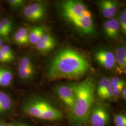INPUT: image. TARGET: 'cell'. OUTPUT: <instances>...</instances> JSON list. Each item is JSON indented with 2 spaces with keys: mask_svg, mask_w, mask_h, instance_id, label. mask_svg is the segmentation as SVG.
Segmentation results:
<instances>
[{
  "mask_svg": "<svg viewBox=\"0 0 126 126\" xmlns=\"http://www.w3.org/2000/svg\"><path fill=\"white\" fill-rule=\"evenodd\" d=\"M5 126H30L26 122H15L5 123Z\"/></svg>",
  "mask_w": 126,
  "mask_h": 126,
  "instance_id": "d4e9b609",
  "label": "cell"
},
{
  "mask_svg": "<svg viewBox=\"0 0 126 126\" xmlns=\"http://www.w3.org/2000/svg\"><path fill=\"white\" fill-rule=\"evenodd\" d=\"M57 44L54 38L50 34H45L36 45L37 50L42 53H45L52 50Z\"/></svg>",
  "mask_w": 126,
  "mask_h": 126,
  "instance_id": "7c38bea8",
  "label": "cell"
},
{
  "mask_svg": "<svg viewBox=\"0 0 126 126\" xmlns=\"http://www.w3.org/2000/svg\"><path fill=\"white\" fill-rule=\"evenodd\" d=\"M13 107V100L9 95L0 91V114L8 113Z\"/></svg>",
  "mask_w": 126,
  "mask_h": 126,
  "instance_id": "5bb4252c",
  "label": "cell"
},
{
  "mask_svg": "<svg viewBox=\"0 0 126 126\" xmlns=\"http://www.w3.org/2000/svg\"><path fill=\"white\" fill-rule=\"evenodd\" d=\"M13 79L12 71L7 68L0 67V86L6 87L9 86Z\"/></svg>",
  "mask_w": 126,
  "mask_h": 126,
  "instance_id": "e0dca14e",
  "label": "cell"
},
{
  "mask_svg": "<svg viewBox=\"0 0 126 126\" xmlns=\"http://www.w3.org/2000/svg\"><path fill=\"white\" fill-rule=\"evenodd\" d=\"M114 122L116 126H126V115L116 114L114 117Z\"/></svg>",
  "mask_w": 126,
  "mask_h": 126,
  "instance_id": "603a6c76",
  "label": "cell"
},
{
  "mask_svg": "<svg viewBox=\"0 0 126 126\" xmlns=\"http://www.w3.org/2000/svg\"><path fill=\"white\" fill-rule=\"evenodd\" d=\"M0 126H5V123L3 122H0Z\"/></svg>",
  "mask_w": 126,
  "mask_h": 126,
  "instance_id": "f546056e",
  "label": "cell"
},
{
  "mask_svg": "<svg viewBox=\"0 0 126 126\" xmlns=\"http://www.w3.org/2000/svg\"><path fill=\"white\" fill-rule=\"evenodd\" d=\"M7 2L11 9L16 10L23 7L26 1L24 0H8Z\"/></svg>",
  "mask_w": 126,
  "mask_h": 126,
  "instance_id": "ffe728a7",
  "label": "cell"
},
{
  "mask_svg": "<svg viewBox=\"0 0 126 126\" xmlns=\"http://www.w3.org/2000/svg\"><path fill=\"white\" fill-rule=\"evenodd\" d=\"M122 97L123 98L124 100H126V87H125L124 88V89L122 91Z\"/></svg>",
  "mask_w": 126,
  "mask_h": 126,
  "instance_id": "83f0119b",
  "label": "cell"
},
{
  "mask_svg": "<svg viewBox=\"0 0 126 126\" xmlns=\"http://www.w3.org/2000/svg\"><path fill=\"white\" fill-rule=\"evenodd\" d=\"M23 111L27 114L41 120H58L63 114L45 99L36 98L30 100L23 105Z\"/></svg>",
  "mask_w": 126,
  "mask_h": 126,
  "instance_id": "277c9868",
  "label": "cell"
},
{
  "mask_svg": "<svg viewBox=\"0 0 126 126\" xmlns=\"http://www.w3.org/2000/svg\"><path fill=\"white\" fill-rule=\"evenodd\" d=\"M0 52L13 61L15 56L11 48L8 45H3L0 49Z\"/></svg>",
  "mask_w": 126,
  "mask_h": 126,
  "instance_id": "44dd1931",
  "label": "cell"
},
{
  "mask_svg": "<svg viewBox=\"0 0 126 126\" xmlns=\"http://www.w3.org/2000/svg\"><path fill=\"white\" fill-rule=\"evenodd\" d=\"M45 34V30L44 27L36 26L32 28L29 32V43L36 45Z\"/></svg>",
  "mask_w": 126,
  "mask_h": 126,
  "instance_id": "9a60e30c",
  "label": "cell"
},
{
  "mask_svg": "<svg viewBox=\"0 0 126 126\" xmlns=\"http://www.w3.org/2000/svg\"><path fill=\"white\" fill-rule=\"evenodd\" d=\"M99 97L102 99H112L114 97L111 86V80L109 79H108L105 87Z\"/></svg>",
  "mask_w": 126,
  "mask_h": 126,
  "instance_id": "ac0fdd59",
  "label": "cell"
},
{
  "mask_svg": "<svg viewBox=\"0 0 126 126\" xmlns=\"http://www.w3.org/2000/svg\"><path fill=\"white\" fill-rule=\"evenodd\" d=\"M75 94L73 106L71 110L72 126H82L88 118L94 99L96 84L94 80L88 78L79 83H69Z\"/></svg>",
  "mask_w": 126,
  "mask_h": 126,
  "instance_id": "7a4b0ae2",
  "label": "cell"
},
{
  "mask_svg": "<svg viewBox=\"0 0 126 126\" xmlns=\"http://www.w3.org/2000/svg\"><path fill=\"white\" fill-rule=\"evenodd\" d=\"M13 20L10 18H4L0 21V28L9 34L13 29Z\"/></svg>",
  "mask_w": 126,
  "mask_h": 126,
  "instance_id": "d6986e66",
  "label": "cell"
},
{
  "mask_svg": "<svg viewBox=\"0 0 126 126\" xmlns=\"http://www.w3.org/2000/svg\"><path fill=\"white\" fill-rule=\"evenodd\" d=\"M91 126H107L109 116L107 109L100 105H96L91 109L88 118Z\"/></svg>",
  "mask_w": 126,
  "mask_h": 126,
  "instance_id": "5b68a950",
  "label": "cell"
},
{
  "mask_svg": "<svg viewBox=\"0 0 126 126\" xmlns=\"http://www.w3.org/2000/svg\"><path fill=\"white\" fill-rule=\"evenodd\" d=\"M10 34L7 32H5L2 29L0 28V39H7Z\"/></svg>",
  "mask_w": 126,
  "mask_h": 126,
  "instance_id": "4316f807",
  "label": "cell"
},
{
  "mask_svg": "<svg viewBox=\"0 0 126 126\" xmlns=\"http://www.w3.org/2000/svg\"><path fill=\"white\" fill-rule=\"evenodd\" d=\"M13 61L10 59L5 56L4 55L0 52V62L3 63H8Z\"/></svg>",
  "mask_w": 126,
  "mask_h": 126,
  "instance_id": "484cf974",
  "label": "cell"
},
{
  "mask_svg": "<svg viewBox=\"0 0 126 126\" xmlns=\"http://www.w3.org/2000/svg\"><path fill=\"white\" fill-rule=\"evenodd\" d=\"M23 14L24 16L30 21H40L45 17L46 6L41 2L32 3L24 8Z\"/></svg>",
  "mask_w": 126,
  "mask_h": 126,
  "instance_id": "8992f818",
  "label": "cell"
},
{
  "mask_svg": "<svg viewBox=\"0 0 126 126\" xmlns=\"http://www.w3.org/2000/svg\"><path fill=\"white\" fill-rule=\"evenodd\" d=\"M56 92L59 98L71 110L75 100V94L72 88L68 85H60L56 88Z\"/></svg>",
  "mask_w": 126,
  "mask_h": 126,
  "instance_id": "9c48e42d",
  "label": "cell"
},
{
  "mask_svg": "<svg viewBox=\"0 0 126 126\" xmlns=\"http://www.w3.org/2000/svg\"><path fill=\"white\" fill-rule=\"evenodd\" d=\"M115 64L118 72L120 73H125L126 71V49L124 46L118 47L115 55Z\"/></svg>",
  "mask_w": 126,
  "mask_h": 126,
  "instance_id": "4fadbf2b",
  "label": "cell"
},
{
  "mask_svg": "<svg viewBox=\"0 0 126 126\" xmlns=\"http://www.w3.org/2000/svg\"><path fill=\"white\" fill-rule=\"evenodd\" d=\"M99 9L105 18L111 19L115 15L119 8L117 1L112 0H102L99 1Z\"/></svg>",
  "mask_w": 126,
  "mask_h": 126,
  "instance_id": "30bf717a",
  "label": "cell"
},
{
  "mask_svg": "<svg viewBox=\"0 0 126 126\" xmlns=\"http://www.w3.org/2000/svg\"><path fill=\"white\" fill-rule=\"evenodd\" d=\"M119 22L120 24V27L123 34H126V10L123 9L120 16V19Z\"/></svg>",
  "mask_w": 126,
  "mask_h": 126,
  "instance_id": "7402d4cb",
  "label": "cell"
},
{
  "mask_svg": "<svg viewBox=\"0 0 126 126\" xmlns=\"http://www.w3.org/2000/svg\"><path fill=\"white\" fill-rule=\"evenodd\" d=\"M112 87V90L113 92V96L117 98L121 94L124 88L125 87V83L115 85H111Z\"/></svg>",
  "mask_w": 126,
  "mask_h": 126,
  "instance_id": "cb8c5ba5",
  "label": "cell"
},
{
  "mask_svg": "<svg viewBox=\"0 0 126 126\" xmlns=\"http://www.w3.org/2000/svg\"><path fill=\"white\" fill-rule=\"evenodd\" d=\"M90 69V63L83 55L71 49H64L50 62L47 77L52 80L77 79L85 75Z\"/></svg>",
  "mask_w": 126,
  "mask_h": 126,
  "instance_id": "6da1fadb",
  "label": "cell"
},
{
  "mask_svg": "<svg viewBox=\"0 0 126 126\" xmlns=\"http://www.w3.org/2000/svg\"><path fill=\"white\" fill-rule=\"evenodd\" d=\"M63 18L80 32L88 34L95 32L92 14L85 3L79 0H69L60 6Z\"/></svg>",
  "mask_w": 126,
  "mask_h": 126,
  "instance_id": "3957f363",
  "label": "cell"
},
{
  "mask_svg": "<svg viewBox=\"0 0 126 126\" xmlns=\"http://www.w3.org/2000/svg\"><path fill=\"white\" fill-rule=\"evenodd\" d=\"M3 44V41L2 40V39H0V49L1 48V47L2 46Z\"/></svg>",
  "mask_w": 126,
  "mask_h": 126,
  "instance_id": "f1b7e54d",
  "label": "cell"
},
{
  "mask_svg": "<svg viewBox=\"0 0 126 126\" xmlns=\"http://www.w3.org/2000/svg\"><path fill=\"white\" fill-rule=\"evenodd\" d=\"M104 32L108 38L114 39L116 38L121 29L119 21L116 19H111L105 22L103 24Z\"/></svg>",
  "mask_w": 126,
  "mask_h": 126,
  "instance_id": "8fae6325",
  "label": "cell"
},
{
  "mask_svg": "<svg viewBox=\"0 0 126 126\" xmlns=\"http://www.w3.org/2000/svg\"><path fill=\"white\" fill-rule=\"evenodd\" d=\"M14 42L18 45H27L29 43V32L26 28L21 27L15 32L13 35Z\"/></svg>",
  "mask_w": 126,
  "mask_h": 126,
  "instance_id": "2e32d148",
  "label": "cell"
},
{
  "mask_svg": "<svg viewBox=\"0 0 126 126\" xmlns=\"http://www.w3.org/2000/svg\"><path fill=\"white\" fill-rule=\"evenodd\" d=\"M95 59L105 69L110 70L115 65V55L109 50L101 49L95 53Z\"/></svg>",
  "mask_w": 126,
  "mask_h": 126,
  "instance_id": "ba28073f",
  "label": "cell"
},
{
  "mask_svg": "<svg viewBox=\"0 0 126 126\" xmlns=\"http://www.w3.org/2000/svg\"><path fill=\"white\" fill-rule=\"evenodd\" d=\"M17 73L19 78L23 80H30L36 74V70L32 59L27 56L22 57L17 66Z\"/></svg>",
  "mask_w": 126,
  "mask_h": 126,
  "instance_id": "52a82bcc",
  "label": "cell"
}]
</instances>
